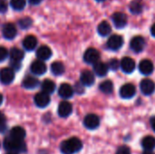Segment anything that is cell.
<instances>
[{
  "label": "cell",
  "mask_w": 155,
  "mask_h": 154,
  "mask_svg": "<svg viewBox=\"0 0 155 154\" xmlns=\"http://www.w3.org/2000/svg\"><path fill=\"white\" fill-rule=\"evenodd\" d=\"M36 56L42 61L48 60L52 56V50L47 45H42L36 51Z\"/></svg>",
  "instance_id": "21"
},
{
  "label": "cell",
  "mask_w": 155,
  "mask_h": 154,
  "mask_svg": "<svg viewBox=\"0 0 155 154\" xmlns=\"http://www.w3.org/2000/svg\"><path fill=\"white\" fill-rule=\"evenodd\" d=\"M43 0H28V2L31 5H39Z\"/></svg>",
  "instance_id": "39"
},
{
  "label": "cell",
  "mask_w": 155,
  "mask_h": 154,
  "mask_svg": "<svg viewBox=\"0 0 155 154\" xmlns=\"http://www.w3.org/2000/svg\"><path fill=\"white\" fill-rule=\"evenodd\" d=\"M46 70H47L46 65L42 60H36L33 62L30 66V71L32 72V74L35 75H42L45 74Z\"/></svg>",
  "instance_id": "13"
},
{
  "label": "cell",
  "mask_w": 155,
  "mask_h": 154,
  "mask_svg": "<svg viewBox=\"0 0 155 154\" xmlns=\"http://www.w3.org/2000/svg\"><path fill=\"white\" fill-rule=\"evenodd\" d=\"M22 85L25 89H35L39 85V81L33 76H26L24 79Z\"/></svg>",
  "instance_id": "23"
},
{
  "label": "cell",
  "mask_w": 155,
  "mask_h": 154,
  "mask_svg": "<svg viewBox=\"0 0 155 154\" xmlns=\"http://www.w3.org/2000/svg\"><path fill=\"white\" fill-rule=\"evenodd\" d=\"M94 71L95 73V74H97L100 77L105 76L108 74L109 71V66L107 64L104 63V62H97L94 64Z\"/></svg>",
  "instance_id": "20"
},
{
  "label": "cell",
  "mask_w": 155,
  "mask_h": 154,
  "mask_svg": "<svg viewBox=\"0 0 155 154\" xmlns=\"http://www.w3.org/2000/svg\"><path fill=\"white\" fill-rule=\"evenodd\" d=\"M99 59H100V53L95 48L93 47L88 48L84 54V60L87 64H94L99 61Z\"/></svg>",
  "instance_id": "3"
},
{
  "label": "cell",
  "mask_w": 155,
  "mask_h": 154,
  "mask_svg": "<svg viewBox=\"0 0 155 154\" xmlns=\"http://www.w3.org/2000/svg\"><path fill=\"white\" fill-rule=\"evenodd\" d=\"M25 54L22 50L14 47L10 50L9 52V57H10V61L12 62H16V63H21V61L24 59Z\"/></svg>",
  "instance_id": "22"
},
{
  "label": "cell",
  "mask_w": 155,
  "mask_h": 154,
  "mask_svg": "<svg viewBox=\"0 0 155 154\" xmlns=\"http://www.w3.org/2000/svg\"><path fill=\"white\" fill-rule=\"evenodd\" d=\"M32 23H33V21H32V19L30 17H24V18H21L18 21L19 26L22 29H27V28H29L32 25Z\"/></svg>",
  "instance_id": "32"
},
{
  "label": "cell",
  "mask_w": 155,
  "mask_h": 154,
  "mask_svg": "<svg viewBox=\"0 0 155 154\" xmlns=\"http://www.w3.org/2000/svg\"><path fill=\"white\" fill-rule=\"evenodd\" d=\"M151 34L153 37H155V24H153L151 27Z\"/></svg>",
  "instance_id": "41"
},
{
  "label": "cell",
  "mask_w": 155,
  "mask_h": 154,
  "mask_svg": "<svg viewBox=\"0 0 155 154\" xmlns=\"http://www.w3.org/2000/svg\"><path fill=\"white\" fill-rule=\"evenodd\" d=\"M7 11V3L6 0H0V13L4 14Z\"/></svg>",
  "instance_id": "38"
},
{
  "label": "cell",
  "mask_w": 155,
  "mask_h": 154,
  "mask_svg": "<svg viewBox=\"0 0 155 154\" xmlns=\"http://www.w3.org/2000/svg\"><path fill=\"white\" fill-rule=\"evenodd\" d=\"M109 68L112 69L113 71H116L119 69L120 67V62L116 59V58H113L110 62H109V64H108Z\"/></svg>",
  "instance_id": "34"
},
{
  "label": "cell",
  "mask_w": 155,
  "mask_h": 154,
  "mask_svg": "<svg viewBox=\"0 0 155 154\" xmlns=\"http://www.w3.org/2000/svg\"><path fill=\"white\" fill-rule=\"evenodd\" d=\"M34 101H35V103L37 107L45 108L50 103V96L48 93L42 91L41 93H38L35 94Z\"/></svg>",
  "instance_id": "11"
},
{
  "label": "cell",
  "mask_w": 155,
  "mask_h": 154,
  "mask_svg": "<svg viewBox=\"0 0 155 154\" xmlns=\"http://www.w3.org/2000/svg\"><path fill=\"white\" fill-rule=\"evenodd\" d=\"M130 11L133 14L139 15L143 12V3L140 0H134L130 4Z\"/></svg>",
  "instance_id": "30"
},
{
  "label": "cell",
  "mask_w": 155,
  "mask_h": 154,
  "mask_svg": "<svg viewBox=\"0 0 155 154\" xmlns=\"http://www.w3.org/2000/svg\"><path fill=\"white\" fill-rule=\"evenodd\" d=\"M7 154H17L16 152H9Z\"/></svg>",
  "instance_id": "44"
},
{
  "label": "cell",
  "mask_w": 155,
  "mask_h": 154,
  "mask_svg": "<svg viewBox=\"0 0 155 154\" xmlns=\"http://www.w3.org/2000/svg\"><path fill=\"white\" fill-rule=\"evenodd\" d=\"M120 67L125 74H132L135 69V62L129 56L124 57L120 62Z\"/></svg>",
  "instance_id": "10"
},
{
  "label": "cell",
  "mask_w": 155,
  "mask_h": 154,
  "mask_svg": "<svg viewBox=\"0 0 155 154\" xmlns=\"http://www.w3.org/2000/svg\"><path fill=\"white\" fill-rule=\"evenodd\" d=\"M96 1H98V2H103V1H104V0H96Z\"/></svg>",
  "instance_id": "45"
},
{
  "label": "cell",
  "mask_w": 155,
  "mask_h": 154,
  "mask_svg": "<svg viewBox=\"0 0 155 154\" xmlns=\"http://www.w3.org/2000/svg\"><path fill=\"white\" fill-rule=\"evenodd\" d=\"M95 78L94 74L89 71V70H84L82 72L80 75V82L84 85V86H91L94 84Z\"/></svg>",
  "instance_id": "17"
},
{
  "label": "cell",
  "mask_w": 155,
  "mask_h": 154,
  "mask_svg": "<svg viewBox=\"0 0 155 154\" xmlns=\"http://www.w3.org/2000/svg\"><path fill=\"white\" fill-rule=\"evenodd\" d=\"M64 65L61 62L56 61L51 64V72L54 75H62L64 73Z\"/></svg>",
  "instance_id": "28"
},
{
  "label": "cell",
  "mask_w": 155,
  "mask_h": 154,
  "mask_svg": "<svg viewBox=\"0 0 155 154\" xmlns=\"http://www.w3.org/2000/svg\"><path fill=\"white\" fill-rule=\"evenodd\" d=\"M72 112H73V106L69 102L64 101V102L60 103V104L58 106V114L60 117L66 118L72 113Z\"/></svg>",
  "instance_id": "16"
},
{
  "label": "cell",
  "mask_w": 155,
  "mask_h": 154,
  "mask_svg": "<svg viewBox=\"0 0 155 154\" xmlns=\"http://www.w3.org/2000/svg\"><path fill=\"white\" fill-rule=\"evenodd\" d=\"M143 154H154L153 152V151H144Z\"/></svg>",
  "instance_id": "42"
},
{
  "label": "cell",
  "mask_w": 155,
  "mask_h": 154,
  "mask_svg": "<svg viewBox=\"0 0 155 154\" xmlns=\"http://www.w3.org/2000/svg\"><path fill=\"white\" fill-rule=\"evenodd\" d=\"M15 79V70L11 67H5L0 70V81L4 84H11Z\"/></svg>",
  "instance_id": "4"
},
{
  "label": "cell",
  "mask_w": 155,
  "mask_h": 154,
  "mask_svg": "<svg viewBox=\"0 0 155 154\" xmlns=\"http://www.w3.org/2000/svg\"><path fill=\"white\" fill-rule=\"evenodd\" d=\"M58 94L64 99H69L74 94V88L69 84H62L58 89Z\"/></svg>",
  "instance_id": "18"
},
{
  "label": "cell",
  "mask_w": 155,
  "mask_h": 154,
  "mask_svg": "<svg viewBox=\"0 0 155 154\" xmlns=\"http://www.w3.org/2000/svg\"><path fill=\"white\" fill-rule=\"evenodd\" d=\"M7 129V125H6V120L5 115L0 113V133H5Z\"/></svg>",
  "instance_id": "33"
},
{
  "label": "cell",
  "mask_w": 155,
  "mask_h": 154,
  "mask_svg": "<svg viewBox=\"0 0 155 154\" xmlns=\"http://www.w3.org/2000/svg\"><path fill=\"white\" fill-rule=\"evenodd\" d=\"M4 147L6 151L8 152H24L26 150V145L25 143L21 141V140H16L12 137H7L4 141Z\"/></svg>",
  "instance_id": "2"
},
{
  "label": "cell",
  "mask_w": 155,
  "mask_h": 154,
  "mask_svg": "<svg viewBox=\"0 0 155 154\" xmlns=\"http://www.w3.org/2000/svg\"><path fill=\"white\" fill-rule=\"evenodd\" d=\"M131 49L135 53H141L145 47V40L141 35L134 36L130 42Z\"/></svg>",
  "instance_id": "9"
},
{
  "label": "cell",
  "mask_w": 155,
  "mask_h": 154,
  "mask_svg": "<svg viewBox=\"0 0 155 154\" xmlns=\"http://www.w3.org/2000/svg\"><path fill=\"white\" fill-rule=\"evenodd\" d=\"M142 146L144 151H153L155 148V138L153 136H145L142 140Z\"/></svg>",
  "instance_id": "26"
},
{
  "label": "cell",
  "mask_w": 155,
  "mask_h": 154,
  "mask_svg": "<svg viewBox=\"0 0 155 154\" xmlns=\"http://www.w3.org/2000/svg\"><path fill=\"white\" fill-rule=\"evenodd\" d=\"M2 103H3V95L0 93V105L2 104Z\"/></svg>",
  "instance_id": "43"
},
{
  "label": "cell",
  "mask_w": 155,
  "mask_h": 154,
  "mask_svg": "<svg viewBox=\"0 0 155 154\" xmlns=\"http://www.w3.org/2000/svg\"><path fill=\"white\" fill-rule=\"evenodd\" d=\"M83 148V143L76 137H72L61 144V152L64 154H74L78 152Z\"/></svg>",
  "instance_id": "1"
},
{
  "label": "cell",
  "mask_w": 155,
  "mask_h": 154,
  "mask_svg": "<svg viewBox=\"0 0 155 154\" xmlns=\"http://www.w3.org/2000/svg\"><path fill=\"white\" fill-rule=\"evenodd\" d=\"M100 124V119L96 114L90 113L87 114L84 119V125L85 128L89 130H94L99 127Z\"/></svg>",
  "instance_id": "6"
},
{
  "label": "cell",
  "mask_w": 155,
  "mask_h": 154,
  "mask_svg": "<svg viewBox=\"0 0 155 154\" xmlns=\"http://www.w3.org/2000/svg\"><path fill=\"white\" fill-rule=\"evenodd\" d=\"M116 154H131V150L126 145H122L118 148Z\"/></svg>",
  "instance_id": "36"
},
{
  "label": "cell",
  "mask_w": 155,
  "mask_h": 154,
  "mask_svg": "<svg viewBox=\"0 0 155 154\" xmlns=\"http://www.w3.org/2000/svg\"><path fill=\"white\" fill-rule=\"evenodd\" d=\"M99 89L105 94H111L114 92V84L110 80H106L100 84Z\"/></svg>",
  "instance_id": "29"
},
{
  "label": "cell",
  "mask_w": 155,
  "mask_h": 154,
  "mask_svg": "<svg viewBox=\"0 0 155 154\" xmlns=\"http://www.w3.org/2000/svg\"><path fill=\"white\" fill-rule=\"evenodd\" d=\"M124 44V38L118 34H113L107 40V47L112 51L119 50Z\"/></svg>",
  "instance_id": "5"
},
{
  "label": "cell",
  "mask_w": 155,
  "mask_h": 154,
  "mask_svg": "<svg viewBox=\"0 0 155 154\" xmlns=\"http://www.w3.org/2000/svg\"><path fill=\"white\" fill-rule=\"evenodd\" d=\"M120 96L124 99H131L136 93V88L133 84H125L120 88Z\"/></svg>",
  "instance_id": "7"
},
{
  "label": "cell",
  "mask_w": 155,
  "mask_h": 154,
  "mask_svg": "<svg viewBox=\"0 0 155 154\" xmlns=\"http://www.w3.org/2000/svg\"><path fill=\"white\" fill-rule=\"evenodd\" d=\"M111 31H112L111 25L106 21L101 22L97 26V32L101 36H107L108 34H110Z\"/></svg>",
  "instance_id": "25"
},
{
  "label": "cell",
  "mask_w": 155,
  "mask_h": 154,
  "mask_svg": "<svg viewBox=\"0 0 155 154\" xmlns=\"http://www.w3.org/2000/svg\"><path fill=\"white\" fill-rule=\"evenodd\" d=\"M41 88H42V91L48 93V94H51L54 92L55 90V84L52 81V80H49V79H45L42 84H41Z\"/></svg>",
  "instance_id": "27"
},
{
  "label": "cell",
  "mask_w": 155,
  "mask_h": 154,
  "mask_svg": "<svg viewBox=\"0 0 155 154\" xmlns=\"http://www.w3.org/2000/svg\"><path fill=\"white\" fill-rule=\"evenodd\" d=\"M112 20L113 23L114 25V26L118 29L124 28L127 25V16L125 14L122 13V12H116L112 15Z\"/></svg>",
  "instance_id": "8"
},
{
  "label": "cell",
  "mask_w": 155,
  "mask_h": 154,
  "mask_svg": "<svg viewBox=\"0 0 155 154\" xmlns=\"http://www.w3.org/2000/svg\"><path fill=\"white\" fill-rule=\"evenodd\" d=\"M154 70V65L153 63L149 60V59H143V61L140 62L139 64V71L141 74L144 75H149L151 74Z\"/></svg>",
  "instance_id": "15"
},
{
  "label": "cell",
  "mask_w": 155,
  "mask_h": 154,
  "mask_svg": "<svg viewBox=\"0 0 155 154\" xmlns=\"http://www.w3.org/2000/svg\"><path fill=\"white\" fill-rule=\"evenodd\" d=\"M25 5H26L25 0H11L10 1V5L12 6L14 10H16V11L23 10Z\"/></svg>",
  "instance_id": "31"
},
{
  "label": "cell",
  "mask_w": 155,
  "mask_h": 154,
  "mask_svg": "<svg viewBox=\"0 0 155 154\" xmlns=\"http://www.w3.org/2000/svg\"><path fill=\"white\" fill-rule=\"evenodd\" d=\"M84 85L81 82H80V83H76L75 85H74V91H75L77 93L81 94V93H83L84 92Z\"/></svg>",
  "instance_id": "37"
},
{
  "label": "cell",
  "mask_w": 155,
  "mask_h": 154,
  "mask_svg": "<svg viewBox=\"0 0 155 154\" xmlns=\"http://www.w3.org/2000/svg\"><path fill=\"white\" fill-rule=\"evenodd\" d=\"M9 55V52L4 46H0V62L5 61Z\"/></svg>",
  "instance_id": "35"
},
{
  "label": "cell",
  "mask_w": 155,
  "mask_h": 154,
  "mask_svg": "<svg viewBox=\"0 0 155 154\" xmlns=\"http://www.w3.org/2000/svg\"><path fill=\"white\" fill-rule=\"evenodd\" d=\"M37 45V39L35 36L30 34L24 38L23 40V46L26 51H33L35 49Z\"/></svg>",
  "instance_id": "19"
},
{
  "label": "cell",
  "mask_w": 155,
  "mask_h": 154,
  "mask_svg": "<svg viewBox=\"0 0 155 154\" xmlns=\"http://www.w3.org/2000/svg\"><path fill=\"white\" fill-rule=\"evenodd\" d=\"M2 34H3V36L5 38V39H8V40H12L15 37L16 34H17V30H16V27L15 25L9 23V24H5L4 26H3V29H2Z\"/></svg>",
  "instance_id": "14"
},
{
  "label": "cell",
  "mask_w": 155,
  "mask_h": 154,
  "mask_svg": "<svg viewBox=\"0 0 155 154\" xmlns=\"http://www.w3.org/2000/svg\"><path fill=\"white\" fill-rule=\"evenodd\" d=\"M10 137L16 139V140L23 141L25 138V131L24 128L20 126H15L12 128V130L10 131Z\"/></svg>",
  "instance_id": "24"
},
{
  "label": "cell",
  "mask_w": 155,
  "mask_h": 154,
  "mask_svg": "<svg viewBox=\"0 0 155 154\" xmlns=\"http://www.w3.org/2000/svg\"><path fill=\"white\" fill-rule=\"evenodd\" d=\"M140 89L144 95H151L155 91L154 82L151 79H143L140 83Z\"/></svg>",
  "instance_id": "12"
},
{
  "label": "cell",
  "mask_w": 155,
  "mask_h": 154,
  "mask_svg": "<svg viewBox=\"0 0 155 154\" xmlns=\"http://www.w3.org/2000/svg\"><path fill=\"white\" fill-rule=\"evenodd\" d=\"M151 125H152L153 130L155 132V116H153V117L151 119Z\"/></svg>",
  "instance_id": "40"
}]
</instances>
